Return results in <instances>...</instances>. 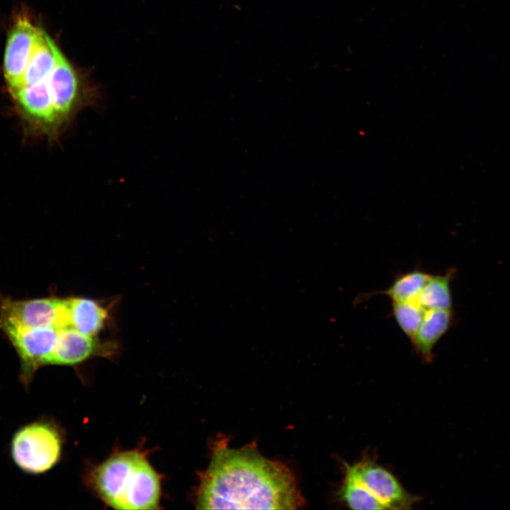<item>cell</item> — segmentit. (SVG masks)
I'll use <instances>...</instances> for the list:
<instances>
[{
  "mask_svg": "<svg viewBox=\"0 0 510 510\" xmlns=\"http://www.w3.org/2000/svg\"><path fill=\"white\" fill-rule=\"evenodd\" d=\"M344 472V479L337 493L343 504L353 509H385L382 504L350 474Z\"/></svg>",
  "mask_w": 510,
  "mask_h": 510,
  "instance_id": "cell-15",
  "label": "cell"
},
{
  "mask_svg": "<svg viewBox=\"0 0 510 510\" xmlns=\"http://www.w3.org/2000/svg\"><path fill=\"white\" fill-rule=\"evenodd\" d=\"M431 276V274L420 270L405 273L397 277L387 289L380 293L387 295L392 302L417 300Z\"/></svg>",
  "mask_w": 510,
  "mask_h": 510,
  "instance_id": "cell-16",
  "label": "cell"
},
{
  "mask_svg": "<svg viewBox=\"0 0 510 510\" xmlns=\"http://www.w3.org/2000/svg\"><path fill=\"white\" fill-rule=\"evenodd\" d=\"M93 482L101 498L115 509L157 508L159 475L144 455L136 450L108 458L94 471Z\"/></svg>",
  "mask_w": 510,
  "mask_h": 510,
  "instance_id": "cell-2",
  "label": "cell"
},
{
  "mask_svg": "<svg viewBox=\"0 0 510 510\" xmlns=\"http://www.w3.org/2000/svg\"><path fill=\"white\" fill-rule=\"evenodd\" d=\"M344 471L379 500L385 509H409L419 497L408 492L397 477L369 455L353 464L344 463Z\"/></svg>",
  "mask_w": 510,
  "mask_h": 510,
  "instance_id": "cell-4",
  "label": "cell"
},
{
  "mask_svg": "<svg viewBox=\"0 0 510 510\" xmlns=\"http://www.w3.org/2000/svg\"><path fill=\"white\" fill-rule=\"evenodd\" d=\"M47 82L55 108L64 125L91 103V97L84 89L78 74L60 51Z\"/></svg>",
  "mask_w": 510,
  "mask_h": 510,
  "instance_id": "cell-7",
  "label": "cell"
},
{
  "mask_svg": "<svg viewBox=\"0 0 510 510\" xmlns=\"http://www.w3.org/2000/svg\"><path fill=\"white\" fill-rule=\"evenodd\" d=\"M19 356L21 380L27 386L35 371L49 364L58 336L59 329L53 327L22 328L5 326L1 328Z\"/></svg>",
  "mask_w": 510,
  "mask_h": 510,
  "instance_id": "cell-6",
  "label": "cell"
},
{
  "mask_svg": "<svg viewBox=\"0 0 510 510\" xmlns=\"http://www.w3.org/2000/svg\"><path fill=\"white\" fill-rule=\"evenodd\" d=\"M96 347L94 336L70 327L60 329L49 364L74 365L81 363L92 356L96 351Z\"/></svg>",
  "mask_w": 510,
  "mask_h": 510,
  "instance_id": "cell-11",
  "label": "cell"
},
{
  "mask_svg": "<svg viewBox=\"0 0 510 510\" xmlns=\"http://www.w3.org/2000/svg\"><path fill=\"white\" fill-rule=\"evenodd\" d=\"M453 322L451 309L426 310L420 326L411 341L415 351L426 363L434 358L433 350Z\"/></svg>",
  "mask_w": 510,
  "mask_h": 510,
  "instance_id": "cell-10",
  "label": "cell"
},
{
  "mask_svg": "<svg viewBox=\"0 0 510 510\" xmlns=\"http://www.w3.org/2000/svg\"><path fill=\"white\" fill-rule=\"evenodd\" d=\"M23 113L44 132L55 137L64 126L55 108L47 79L11 92Z\"/></svg>",
  "mask_w": 510,
  "mask_h": 510,
  "instance_id": "cell-9",
  "label": "cell"
},
{
  "mask_svg": "<svg viewBox=\"0 0 510 510\" xmlns=\"http://www.w3.org/2000/svg\"><path fill=\"white\" fill-rule=\"evenodd\" d=\"M68 327L94 336L103 327L106 310L93 300L82 298L66 299Z\"/></svg>",
  "mask_w": 510,
  "mask_h": 510,
  "instance_id": "cell-12",
  "label": "cell"
},
{
  "mask_svg": "<svg viewBox=\"0 0 510 510\" xmlns=\"http://www.w3.org/2000/svg\"><path fill=\"white\" fill-rule=\"evenodd\" d=\"M39 30L40 28L35 27L26 18L21 17L9 33L4 58V74L11 92L22 85Z\"/></svg>",
  "mask_w": 510,
  "mask_h": 510,
  "instance_id": "cell-8",
  "label": "cell"
},
{
  "mask_svg": "<svg viewBox=\"0 0 510 510\" xmlns=\"http://www.w3.org/2000/svg\"><path fill=\"white\" fill-rule=\"evenodd\" d=\"M455 271L449 270L443 275L432 276L421 290L418 302L425 309H444L452 307L450 282Z\"/></svg>",
  "mask_w": 510,
  "mask_h": 510,
  "instance_id": "cell-14",
  "label": "cell"
},
{
  "mask_svg": "<svg viewBox=\"0 0 510 510\" xmlns=\"http://www.w3.org/2000/svg\"><path fill=\"white\" fill-rule=\"evenodd\" d=\"M68 327L66 299L39 298L15 300L0 298V328Z\"/></svg>",
  "mask_w": 510,
  "mask_h": 510,
  "instance_id": "cell-5",
  "label": "cell"
},
{
  "mask_svg": "<svg viewBox=\"0 0 510 510\" xmlns=\"http://www.w3.org/2000/svg\"><path fill=\"white\" fill-rule=\"evenodd\" d=\"M59 51L52 40L40 28L21 86L33 85L47 79L55 65Z\"/></svg>",
  "mask_w": 510,
  "mask_h": 510,
  "instance_id": "cell-13",
  "label": "cell"
},
{
  "mask_svg": "<svg viewBox=\"0 0 510 510\" xmlns=\"http://www.w3.org/2000/svg\"><path fill=\"white\" fill-rule=\"evenodd\" d=\"M425 310L417 300L392 302L394 317L410 341L413 339L420 326Z\"/></svg>",
  "mask_w": 510,
  "mask_h": 510,
  "instance_id": "cell-17",
  "label": "cell"
},
{
  "mask_svg": "<svg viewBox=\"0 0 510 510\" xmlns=\"http://www.w3.org/2000/svg\"><path fill=\"white\" fill-rule=\"evenodd\" d=\"M211 450L196 492L198 509H296L304 504L290 469L262 456L254 443L230 448L221 436Z\"/></svg>",
  "mask_w": 510,
  "mask_h": 510,
  "instance_id": "cell-1",
  "label": "cell"
},
{
  "mask_svg": "<svg viewBox=\"0 0 510 510\" xmlns=\"http://www.w3.org/2000/svg\"><path fill=\"white\" fill-rule=\"evenodd\" d=\"M62 449L60 436L51 424L34 421L20 428L13 436L11 455L23 472L38 475L52 468Z\"/></svg>",
  "mask_w": 510,
  "mask_h": 510,
  "instance_id": "cell-3",
  "label": "cell"
}]
</instances>
